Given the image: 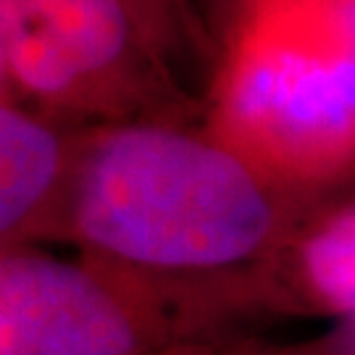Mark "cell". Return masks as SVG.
Listing matches in <instances>:
<instances>
[{
    "instance_id": "obj_1",
    "label": "cell",
    "mask_w": 355,
    "mask_h": 355,
    "mask_svg": "<svg viewBox=\"0 0 355 355\" xmlns=\"http://www.w3.org/2000/svg\"><path fill=\"white\" fill-rule=\"evenodd\" d=\"M316 203L284 190L214 132L121 121L76 161L69 214L76 234L148 271L250 268Z\"/></svg>"
},
{
    "instance_id": "obj_2",
    "label": "cell",
    "mask_w": 355,
    "mask_h": 355,
    "mask_svg": "<svg viewBox=\"0 0 355 355\" xmlns=\"http://www.w3.org/2000/svg\"><path fill=\"white\" fill-rule=\"evenodd\" d=\"M214 132L311 200L355 179V0H242L221 35Z\"/></svg>"
},
{
    "instance_id": "obj_3",
    "label": "cell",
    "mask_w": 355,
    "mask_h": 355,
    "mask_svg": "<svg viewBox=\"0 0 355 355\" xmlns=\"http://www.w3.org/2000/svg\"><path fill=\"white\" fill-rule=\"evenodd\" d=\"M0 51L13 87L51 105L135 114L179 98L124 0H0Z\"/></svg>"
},
{
    "instance_id": "obj_4",
    "label": "cell",
    "mask_w": 355,
    "mask_h": 355,
    "mask_svg": "<svg viewBox=\"0 0 355 355\" xmlns=\"http://www.w3.org/2000/svg\"><path fill=\"white\" fill-rule=\"evenodd\" d=\"M145 337L135 303L79 266L0 258V355H135Z\"/></svg>"
},
{
    "instance_id": "obj_5",
    "label": "cell",
    "mask_w": 355,
    "mask_h": 355,
    "mask_svg": "<svg viewBox=\"0 0 355 355\" xmlns=\"http://www.w3.org/2000/svg\"><path fill=\"white\" fill-rule=\"evenodd\" d=\"M258 308L284 316L355 321V187L324 195L287 240L248 268Z\"/></svg>"
},
{
    "instance_id": "obj_6",
    "label": "cell",
    "mask_w": 355,
    "mask_h": 355,
    "mask_svg": "<svg viewBox=\"0 0 355 355\" xmlns=\"http://www.w3.org/2000/svg\"><path fill=\"white\" fill-rule=\"evenodd\" d=\"M64 174V145L35 116L0 103V234L26 221Z\"/></svg>"
},
{
    "instance_id": "obj_7",
    "label": "cell",
    "mask_w": 355,
    "mask_h": 355,
    "mask_svg": "<svg viewBox=\"0 0 355 355\" xmlns=\"http://www.w3.org/2000/svg\"><path fill=\"white\" fill-rule=\"evenodd\" d=\"M137 24L166 64L182 58H205L214 37L190 0H124Z\"/></svg>"
},
{
    "instance_id": "obj_8",
    "label": "cell",
    "mask_w": 355,
    "mask_h": 355,
    "mask_svg": "<svg viewBox=\"0 0 355 355\" xmlns=\"http://www.w3.org/2000/svg\"><path fill=\"white\" fill-rule=\"evenodd\" d=\"M305 355H355V321L337 324L321 337L303 340Z\"/></svg>"
},
{
    "instance_id": "obj_9",
    "label": "cell",
    "mask_w": 355,
    "mask_h": 355,
    "mask_svg": "<svg viewBox=\"0 0 355 355\" xmlns=\"http://www.w3.org/2000/svg\"><path fill=\"white\" fill-rule=\"evenodd\" d=\"M195 3V0H192ZM208 3V8H211V19L216 21V29H218V40H221V35H224V29H227V24L232 21V16H234V11L240 8L242 0H205ZM198 8V6H195ZM200 13V11H198ZM203 19V16H200Z\"/></svg>"
},
{
    "instance_id": "obj_10",
    "label": "cell",
    "mask_w": 355,
    "mask_h": 355,
    "mask_svg": "<svg viewBox=\"0 0 355 355\" xmlns=\"http://www.w3.org/2000/svg\"><path fill=\"white\" fill-rule=\"evenodd\" d=\"M237 355H305L303 343H287V345H263V347H248Z\"/></svg>"
},
{
    "instance_id": "obj_11",
    "label": "cell",
    "mask_w": 355,
    "mask_h": 355,
    "mask_svg": "<svg viewBox=\"0 0 355 355\" xmlns=\"http://www.w3.org/2000/svg\"><path fill=\"white\" fill-rule=\"evenodd\" d=\"M8 85H13V82H11V74H8V66H6V58H3V51H0V92L8 87Z\"/></svg>"
},
{
    "instance_id": "obj_12",
    "label": "cell",
    "mask_w": 355,
    "mask_h": 355,
    "mask_svg": "<svg viewBox=\"0 0 355 355\" xmlns=\"http://www.w3.org/2000/svg\"><path fill=\"white\" fill-rule=\"evenodd\" d=\"M190 3H192V0H190ZM192 8H195V3H192ZM195 11H198V8H195ZM198 16H200V13H198Z\"/></svg>"
}]
</instances>
